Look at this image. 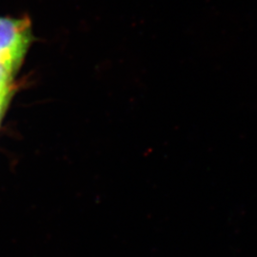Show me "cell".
<instances>
[{
	"label": "cell",
	"mask_w": 257,
	"mask_h": 257,
	"mask_svg": "<svg viewBox=\"0 0 257 257\" xmlns=\"http://www.w3.org/2000/svg\"><path fill=\"white\" fill-rule=\"evenodd\" d=\"M23 60L0 30V124L13 95L14 77Z\"/></svg>",
	"instance_id": "cell-1"
}]
</instances>
